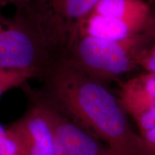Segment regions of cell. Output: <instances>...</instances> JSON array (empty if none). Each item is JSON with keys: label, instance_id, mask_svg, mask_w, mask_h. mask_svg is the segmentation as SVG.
<instances>
[{"label": "cell", "instance_id": "cell-1", "mask_svg": "<svg viewBox=\"0 0 155 155\" xmlns=\"http://www.w3.org/2000/svg\"><path fill=\"white\" fill-rule=\"evenodd\" d=\"M37 96L105 142L120 155H141V139L131 129L119 99L105 84L90 77L63 56L43 75Z\"/></svg>", "mask_w": 155, "mask_h": 155}, {"label": "cell", "instance_id": "cell-2", "mask_svg": "<svg viewBox=\"0 0 155 155\" xmlns=\"http://www.w3.org/2000/svg\"><path fill=\"white\" fill-rule=\"evenodd\" d=\"M147 40L146 33L123 41L78 35L61 56L90 77L104 83L139 67V57L147 46Z\"/></svg>", "mask_w": 155, "mask_h": 155}, {"label": "cell", "instance_id": "cell-3", "mask_svg": "<svg viewBox=\"0 0 155 155\" xmlns=\"http://www.w3.org/2000/svg\"><path fill=\"white\" fill-rule=\"evenodd\" d=\"M55 58L43 30L26 11L11 17L0 14V67L45 74Z\"/></svg>", "mask_w": 155, "mask_h": 155}, {"label": "cell", "instance_id": "cell-4", "mask_svg": "<svg viewBox=\"0 0 155 155\" xmlns=\"http://www.w3.org/2000/svg\"><path fill=\"white\" fill-rule=\"evenodd\" d=\"M100 0H36L23 8L35 19L56 55H62L81 22Z\"/></svg>", "mask_w": 155, "mask_h": 155}, {"label": "cell", "instance_id": "cell-5", "mask_svg": "<svg viewBox=\"0 0 155 155\" xmlns=\"http://www.w3.org/2000/svg\"><path fill=\"white\" fill-rule=\"evenodd\" d=\"M24 89L29 97L41 103L48 114L53 127L54 155H106L108 147L101 141L45 102L27 84Z\"/></svg>", "mask_w": 155, "mask_h": 155}, {"label": "cell", "instance_id": "cell-6", "mask_svg": "<svg viewBox=\"0 0 155 155\" xmlns=\"http://www.w3.org/2000/svg\"><path fill=\"white\" fill-rule=\"evenodd\" d=\"M30 108L22 117L7 126L21 155H54L53 127L43 106L29 97Z\"/></svg>", "mask_w": 155, "mask_h": 155}, {"label": "cell", "instance_id": "cell-7", "mask_svg": "<svg viewBox=\"0 0 155 155\" xmlns=\"http://www.w3.org/2000/svg\"><path fill=\"white\" fill-rule=\"evenodd\" d=\"M119 101L139 128V135L155 127V74L146 72L122 82Z\"/></svg>", "mask_w": 155, "mask_h": 155}, {"label": "cell", "instance_id": "cell-8", "mask_svg": "<svg viewBox=\"0 0 155 155\" xmlns=\"http://www.w3.org/2000/svg\"><path fill=\"white\" fill-rule=\"evenodd\" d=\"M149 30L150 27L91 13L79 25L76 35H84L104 40L123 41L146 33Z\"/></svg>", "mask_w": 155, "mask_h": 155}, {"label": "cell", "instance_id": "cell-9", "mask_svg": "<svg viewBox=\"0 0 155 155\" xmlns=\"http://www.w3.org/2000/svg\"><path fill=\"white\" fill-rule=\"evenodd\" d=\"M91 13L145 27L152 22L150 7L142 0H100Z\"/></svg>", "mask_w": 155, "mask_h": 155}, {"label": "cell", "instance_id": "cell-10", "mask_svg": "<svg viewBox=\"0 0 155 155\" xmlns=\"http://www.w3.org/2000/svg\"><path fill=\"white\" fill-rule=\"evenodd\" d=\"M43 75V73L37 70L0 67V97L11 89L24 86L29 80Z\"/></svg>", "mask_w": 155, "mask_h": 155}, {"label": "cell", "instance_id": "cell-11", "mask_svg": "<svg viewBox=\"0 0 155 155\" xmlns=\"http://www.w3.org/2000/svg\"><path fill=\"white\" fill-rule=\"evenodd\" d=\"M0 155H21L6 127L0 123Z\"/></svg>", "mask_w": 155, "mask_h": 155}, {"label": "cell", "instance_id": "cell-12", "mask_svg": "<svg viewBox=\"0 0 155 155\" xmlns=\"http://www.w3.org/2000/svg\"><path fill=\"white\" fill-rule=\"evenodd\" d=\"M139 67L147 73L155 74V42L150 46L147 45L142 51L139 59Z\"/></svg>", "mask_w": 155, "mask_h": 155}, {"label": "cell", "instance_id": "cell-13", "mask_svg": "<svg viewBox=\"0 0 155 155\" xmlns=\"http://www.w3.org/2000/svg\"><path fill=\"white\" fill-rule=\"evenodd\" d=\"M141 155H155V127L140 135Z\"/></svg>", "mask_w": 155, "mask_h": 155}, {"label": "cell", "instance_id": "cell-14", "mask_svg": "<svg viewBox=\"0 0 155 155\" xmlns=\"http://www.w3.org/2000/svg\"><path fill=\"white\" fill-rule=\"evenodd\" d=\"M33 0H0V6H5L7 5H15L21 7L25 6L30 3Z\"/></svg>", "mask_w": 155, "mask_h": 155}, {"label": "cell", "instance_id": "cell-15", "mask_svg": "<svg viewBox=\"0 0 155 155\" xmlns=\"http://www.w3.org/2000/svg\"><path fill=\"white\" fill-rule=\"evenodd\" d=\"M106 155H120V154H118L117 152H116L115 151L111 150L110 148H108V150L106 153Z\"/></svg>", "mask_w": 155, "mask_h": 155}]
</instances>
